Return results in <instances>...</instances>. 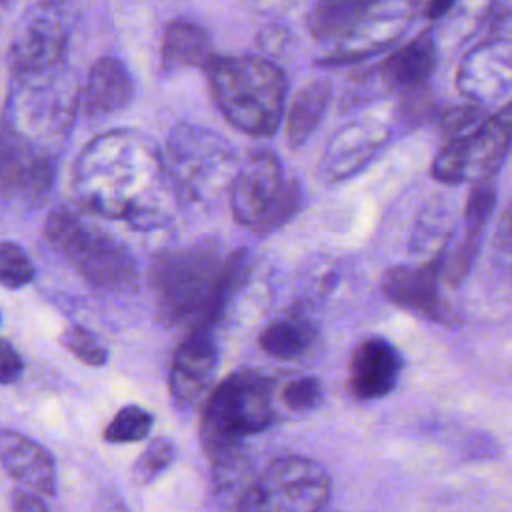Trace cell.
I'll use <instances>...</instances> for the list:
<instances>
[{
    "mask_svg": "<svg viewBox=\"0 0 512 512\" xmlns=\"http://www.w3.org/2000/svg\"><path fill=\"white\" fill-rule=\"evenodd\" d=\"M62 344L84 364L104 366L108 362V348L96 338L94 332L80 324H70L62 334Z\"/></svg>",
    "mask_w": 512,
    "mask_h": 512,
    "instance_id": "obj_32",
    "label": "cell"
},
{
    "mask_svg": "<svg viewBox=\"0 0 512 512\" xmlns=\"http://www.w3.org/2000/svg\"><path fill=\"white\" fill-rule=\"evenodd\" d=\"M494 204H496V188L492 180L476 182L470 190V196L464 208L458 240L450 242L446 254L438 264V270L444 282L458 284L468 274Z\"/></svg>",
    "mask_w": 512,
    "mask_h": 512,
    "instance_id": "obj_17",
    "label": "cell"
},
{
    "mask_svg": "<svg viewBox=\"0 0 512 512\" xmlns=\"http://www.w3.org/2000/svg\"><path fill=\"white\" fill-rule=\"evenodd\" d=\"M438 48L432 30L412 36L406 44L396 48L378 68L380 82L398 92H416L424 88L436 70Z\"/></svg>",
    "mask_w": 512,
    "mask_h": 512,
    "instance_id": "obj_20",
    "label": "cell"
},
{
    "mask_svg": "<svg viewBox=\"0 0 512 512\" xmlns=\"http://www.w3.org/2000/svg\"><path fill=\"white\" fill-rule=\"evenodd\" d=\"M0 466L18 484L38 496L56 492V464L50 452L30 436L0 428Z\"/></svg>",
    "mask_w": 512,
    "mask_h": 512,
    "instance_id": "obj_18",
    "label": "cell"
},
{
    "mask_svg": "<svg viewBox=\"0 0 512 512\" xmlns=\"http://www.w3.org/2000/svg\"><path fill=\"white\" fill-rule=\"evenodd\" d=\"M176 460V444L170 438H154L132 464V478L140 486L158 480Z\"/></svg>",
    "mask_w": 512,
    "mask_h": 512,
    "instance_id": "obj_29",
    "label": "cell"
},
{
    "mask_svg": "<svg viewBox=\"0 0 512 512\" xmlns=\"http://www.w3.org/2000/svg\"><path fill=\"white\" fill-rule=\"evenodd\" d=\"M134 94V80L128 68L114 56L92 64L80 88V108L88 116H108L122 110Z\"/></svg>",
    "mask_w": 512,
    "mask_h": 512,
    "instance_id": "obj_21",
    "label": "cell"
},
{
    "mask_svg": "<svg viewBox=\"0 0 512 512\" xmlns=\"http://www.w3.org/2000/svg\"><path fill=\"white\" fill-rule=\"evenodd\" d=\"M204 70L216 106L234 128L256 138L276 132L288 82L274 62L254 54H214Z\"/></svg>",
    "mask_w": 512,
    "mask_h": 512,
    "instance_id": "obj_3",
    "label": "cell"
},
{
    "mask_svg": "<svg viewBox=\"0 0 512 512\" xmlns=\"http://www.w3.org/2000/svg\"><path fill=\"white\" fill-rule=\"evenodd\" d=\"M228 192L236 222L256 234L278 230L302 204L300 182L266 148L254 150L238 166Z\"/></svg>",
    "mask_w": 512,
    "mask_h": 512,
    "instance_id": "obj_8",
    "label": "cell"
},
{
    "mask_svg": "<svg viewBox=\"0 0 512 512\" xmlns=\"http://www.w3.org/2000/svg\"><path fill=\"white\" fill-rule=\"evenodd\" d=\"M70 16L62 4H34L20 22L8 52L10 90H36L70 80Z\"/></svg>",
    "mask_w": 512,
    "mask_h": 512,
    "instance_id": "obj_7",
    "label": "cell"
},
{
    "mask_svg": "<svg viewBox=\"0 0 512 512\" xmlns=\"http://www.w3.org/2000/svg\"><path fill=\"white\" fill-rule=\"evenodd\" d=\"M456 234V218L452 206L436 198L430 202L418 216L412 236H410V254L414 264H440L450 242Z\"/></svg>",
    "mask_w": 512,
    "mask_h": 512,
    "instance_id": "obj_23",
    "label": "cell"
},
{
    "mask_svg": "<svg viewBox=\"0 0 512 512\" xmlns=\"http://www.w3.org/2000/svg\"><path fill=\"white\" fill-rule=\"evenodd\" d=\"M276 412L272 382L256 370L226 376L204 400L200 444L208 458L242 446V440L268 430Z\"/></svg>",
    "mask_w": 512,
    "mask_h": 512,
    "instance_id": "obj_5",
    "label": "cell"
},
{
    "mask_svg": "<svg viewBox=\"0 0 512 512\" xmlns=\"http://www.w3.org/2000/svg\"><path fill=\"white\" fill-rule=\"evenodd\" d=\"M34 280V266L14 242H0V284L8 290L24 288Z\"/></svg>",
    "mask_w": 512,
    "mask_h": 512,
    "instance_id": "obj_31",
    "label": "cell"
},
{
    "mask_svg": "<svg viewBox=\"0 0 512 512\" xmlns=\"http://www.w3.org/2000/svg\"><path fill=\"white\" fill-rule=\"evenodd\" d=\"M218 370L214 332L192 330L174 352L168 386L172 400L182 410H192L208 398Z\"/></svg>",
    "mask_w": 512,
    "mask_h": 512,
    "instance_id": "obj_14",
    "label": "cell"
},
{
    "mask_svg": "<svg viewBox=\"0 0 512 512\" xmlns=\"http://www.w3.org/2000/svg\"><path fill=\"white\" fill-rule=\"evenodd\" d=\"M212 52L210 34L194 20L176 18L166 24L162 34L160 60L164 72H178L184 68H206Z\"/></svg>",
    "mask_w": 512,
    "mask_h": 512,
    "instance_id": "obj_22",
    "label": "cell"
},
{
    "mask_svg": "<svg viewBox=\"0 0 512 512\" xmlns=\"http://www.w3.org/2000/svg\"><path fill=\"white\" fill-rule=\"evenodd\" d=\"M412 24V14L408 8H388L380 10L372 4L368 14L360 24L324 58L330 64H344L354 60H364L388 46H392Z\"/></svg>",
    "mask_w": 512,
    "mask_h": 512,
    "instance_id": "obj_19",
    "label": "cell"
},
{
    "mask_svg": "<svg viewBox=\"0 0 512 512\" xmlns=\"http://www.w3.org/2000/svg\"><path fill=\"white\" fill-rule=\"evenodd\" d=\"M102 512H128L126 506L122 504V500H118L116 496H110L104 506H102Z\"/></svg>",
    "mask_w": 512,
    "mask_h": 512,
    "instance_id": "obj_37",
    "label": "cell"
},
{
    "mask_svg": "<svg viewBox=\"0 0 512 512\" xmlns=\"http://www.w3.org/2000/svg\"><path fill=\"white\" fill-rule=\"evenodd\" d=\"M436 118H438V126L442 130V134L450 142V140L468 136L474 128H478L484 122L486 114H484L482 106L466 102V104H452V106L438 110Z\"/></svg>",
    "mask_w": 512,
    "mask_h": 512,
    "instance_id": "obj_30",
    "label": "cell"
},
{
    "mask_svg": "<svg viewBox=\"0 0 512 512\" xmlns=\"http://www.w3.org/2000/svg\"><path fill=\"white\" fill-rule=\"evenodd\" d=\"M390 128L376 116L356 118L338 128L318 162V176L324 182H340L360 172L388 142Z\"/></svg>",
    "mask_w": 512,
    "mask_h": 512,
    "instance_id": "obj_13",
    "label": "cell"
},
{
    "mask_svg": "<svg viewBox=\"0 0 512 512\" xmlns=\"http://www.w3.org/2000/svg\"><path fill=\"white\" fill-rule=\"evenodd\" d=\"M168 186L182 204H208L230 190L238 172L232 144L204 126L178 124L162 150Z\"/></svg>",
    "mask_w": 512,
    "mask_h": 512,
    "instance_id": "obj_4",
    "label": "cell"
},
{
    "mask_svg": "<svg viewBox=\"0 0 512 512\" xmlns=\"http://www.w3.org/2000/svg\"><path fill=\"white\" fill-rule=\"evenodd\" d=\"M78 204L100 218L124 220L134 230H154L170 218L176 202L152 138L118 128L92 138L72 172Z\"/></svg>",
    "mask_w": 512,
    "mask_h": 512,
    "instance_id": "obj_1",
    "label": "cell"
},
{
    "mask_svg": "<svg viewBox=\"0 0 512 512\" xmlns=\"http://www.w3.org/2000/svg\"><path fill=\"white\" fill-rule=\"evenodd\" d=\"M492 256L496 268L508 280H512V206H508L506 212L500 216V222L494 232Z\"/></svg>",
    "mask_w": 512,
    "mask_h": 512,
    "instance_id": "obj_34",
    "label": "cell"
},
{
    "mask_svg": "<svg viewBox=\"0 0 512 512\" xmlns=\"http://www.w3.org/2000/svg\"><path fill=\"white\" fill-rule=\"evenodd\" d=\"M512 148V98L468 136L450 140L432 160V176L442 184L484 182L504 164Z\"/></svg>",
    "mask_w": 512,
    "mask_h": 512,
    "instance_id": "obj_10",
    "label": "cell"
},
{
    "mask_svg": "<svg viewBox=\"0 0 512 512\" xmlns=\"http://www.w3.org/2000/svg\"><path fill=\"white\" fill-rule=\"evenodd\" d=\"M280 398L282 404L292 412H310L322 402V384L312 376L296 378L282 388Z\"/></svg>",
    "mask_w": 512,
    "mask_h": 512,
    "instance_id": "obj_33",
    "label": "cell"
},
{
    "mask_svg": "<svg viewBox=\"0 0 512 512\" xmlns=\"http://www.w3.org/2000/svg\"><path fill=\"white\" fill-rule=\"evenodd\" d=\"M210 478L220 502L236 508L238 500L256 478L254 464L242 446L210 458Z\"/></svg>",
    "mask_w": 512,
    "mask_h": 512,
    "instance_id": "obj_27",
    "label": "cell"
},
{
    "mask_svg": "<svg viewBox=\"0 0 512 512\" xmlns=\"http://www.w3.org/2000/svg\"><path fill=\"white\" fill-rule=\"evenodd\" d=\"M332 98L330 82H308L294 96L286 112V142L290 148H300L318 128Z\"/></svg>",
    "mask_w": 512,
    "mask_h": 512,
    "instance_id": "obj_26",
    "label": "cell"
},
{
    "mask_svg": "<svg viewBox=\"0 0 512 512\" xmlns=\"http://www.w3.org/2000/svg\"><path fill=\"white\" fill-rule=\"evenodd\" d=\"M154 426V416L142 406L128 404L116 412L104 430V440L110 444H132L144 440Z\"/></svg>",
    "mask_w": 512,
    "mask_h": 512,
    "instance_id": "obj_28",
    "label": "cell"
},
{
    "mask_svg": "<svg viewBox=\"0 0 512 512\" xmlns=\"http://www.w3.org/2000/svg\"><path fill=\"white\" fill-rule=\"evenodd\" d=\"M54 160L0 114V200L38 206L50 194Z\"/></svg>",
    "mask_w": 512,
    "mask_h": 512,
    "instance_id": "obj_11",
    "label": "cell"
},
{
    "mask_svg": "<svg viewBox=\"0 0 512 512\" xmlns=\"http://www.w3.org/2000/svg\"><path fill=\"white\" fill-rule=\"evenodd\" d=\"M442 276L436 264L392 266L380 280L382 294L396 306L430 322H448L452 310L442 296Z\"/></svg>",
    "mask_w": 512,
    "mask_h": 512,
    "instance_id": "obj_15",
    "label": "cell"
},
{
    "mask_svg": "<svg viewBox=\"0 0 512 512\" xmlns=\"http://www.w3.org/2000/svg\"><path fill=\"white\" fill-rule=\"evenodd\" d=\"M316 340V328L312 320L302 312H288L282 318L270 322L260 338V348L278 360H294L304 356Z\"/></svg>",
    "mask_w": 512,
    "mask_h": 512,
    "instance_id": "obj_25",
    "label": "cell"
},
{
    "mask_svg": "<svg viewBox=\"0 0 512 512\" xmlns=\"http://www.w3.org/2000/svg\"><path fill=\"white\" fill-rule=\"evenodd\" d=\"M370 8L372 2L362 0H322L310 8L306 26L318 42H332L334 46L360 24Z\"/></svg>",
    "mask_w": 512,
    "mask_h": 512,
    "instance_id": "obj_24",
    "label": "cell"
},
{
    "mask_svg": "<svg viewBox=\"0 0 512 512\" xmlns=\"http://www.w3.org/2000/svg\"><path fill=\"white\" fill-rule=\"evenodd\" d=\"M44 236L52 250L94 288L110 292L136 288L138 268L130 250L72 208H54L44 224Z\"/></svg>",
    "mask_w": 512,
    "mask_h": 512,
    "instance_id": "obj_6",
    "label": "cell"
},
{
    "mask_svg": "<svg viewBox=\"0 0 512 512\" xmlns=\"http://www.w3.org/2000/svg\"><path fill=\"white\" fill-rule=\"evenodd\" d=\"M8 504H10V512H50L42 496L18 486L10 492Z\"/></svg>",
    "mask_w": 512,
    "mask_h": 512,
    "instance_id": "obj_36",
    "label": "cell"
},
{
    "mask_svg": "<svg viewBox=\"0 0 512 512\" xmlns=\"http://www.w3.org/2000/svg\"><path fill=\"white\" fill-rule=\"evenodd\" d=\"M228 256L214 240L158 254L150 268V286L164 322L214 332L224 318L222 288Z\"/></svg>",
    "mask_w": 512,
    "mask_h": 512,
    "instance_id": "obj_2",
    "label": "cell"
},
{
    "mask_svg": "<svg viewBox=\"0 0 512 512\" xmlns=\"http://www.w3.org/2000/svg\"><path fill=\"white\" fill-rule=\"evenodd\" d=\"M22 374V358L16 348L0 338V384H12Z\"/></svg>",
    "mask_w": 512,
    "mask_h": 512,
    "instance_id": "obj_35",
    "label": "cell"
},
{
    "mask_svg": "<svg viewBox=\"0 0 512 512\" xmlns=\"http://www.w3.org/2000/svg\"><path fill=\"white\" fill-rule=\"evenodd\" d=\"M330 496L326 468L308 456L288 454L256 474L234 512H322Z\"/></svg>",
    "mask_w": 512,
    "mask_h": 512,
    "instance_id": "obj_9",
    "label": "cell"
},
{
    "mask_svg": "<svg viewBox=\"0 0 512 512\" xmlns=\"http://www.w3.org/2000/svg\"><path fill=\"white\" fill-rule=\"evenodd\" d=\"M456 88L482 108L512 92V38H490L470 48L460 60Z\"/></svg>",
    "mask_w": 512,
    "mask_h": 512,
    "instance_id": "obj_12",
    "label": "cell"
},
{
    "mask_svg": "<svg viewBox=\"0 0 512 512\" xmlns=\"http://www.w3.org/2000/svg\"><path fill=\"white\" fill-rule=\"evenodd\" d=\"M402 366V354L390 340L368 336L350 356L348 388L358 400L384 398L396 388Z\"/></svg>",
    "mask_w": 512,
    "mask_h": 512,
    "instance_id": "obj_16",
    "label": "cell"
}]
</instances>
